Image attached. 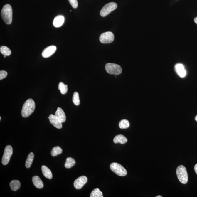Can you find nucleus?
I'll return each instance as SVG.
<instances>
[{
  "instance_id": "obj_19",
  "label": "nucleus",
  "mask_w": 197,
  "mask_h": 197,
  "mask_svg": "<svg viewBox=\"0 0 197 197\" xmlns=\"http://www.w3.org/2000/svg\"><path fill=\"white\" fill-rule=\"evenodd\" d=\"M10 186L12 190L16 191L20 188L21 183L19 180H13L10 182Z\"/></svg>"
},
{
  "instance_id": "obj_34",
  "label": "nucleus",
  "mask_w": 197,
  "mask_h": 197,
  "mask_svg": "<svg viewBox=\"0 0 197 197\" xmlns=\"http://www.w3.org/2000/svg\"><path fill=\"white\" fill-rule=\"evenodd\" d=\"M1 117H0V120H1Z\"/></svg>"
},
{
  "instance_id": "obj_25",
  "label": "nucleus",
  "mask_w": 197,
  "mask_h": 197,
  "mask_svg": "<svg viewBox=\"0 0 197 197\" xmlns=\"http://www.w3.org/2000/svg\"><path fill=\"white\" fill-rule=\"evenodd\" d=\"M90 197H103V193L98 188H96L92 192Z\"/></svg>"
},
{
  "instance_id": "obj_3",
  "label": "nucleus",
  "mask_w": 197,
  "mask_h": 197,
  "mask_svg": "<svg viewBox=\"0 0 197 197\" xmlns=\"http://www.w3.org/2000/svg\"><path fill=\"white\" fill-rule=\"evenodd\" d=\"M176 173L179 181L183 184H186L188 181V175L186 169L183 165L178 166L176 171Z\"/></svg>"
},
{
  "instance_id": "obj_13",
  "label": "nucleus",
  "mask_w": 197,
  "mask_h": 197,
  "mask_svg": "<svg viewBox=\"0 0 197 197\" xmlns=\"http://www.w3.org/2000/svg\"><path fill=\"white\" fill-rule=\"evenodd\" d=\"M55 115L62 123L65 122L66 120V115L64 111L60 107L58 108L55 112Z\"/></svg>"
},
{
  "instance_id": "obj_10",
  "label": "nucleus",
  "mask_w": 197,
  "mask_h": 197,
  "mask_svg": "<svg viewBox=\"0 0 197 197\" xmlns=\"http://www.w3.org/2000/svg\"><path fill=\"white\" fill-rule=\"evenodd\" d=\"M56 50V46H48L42 52V56L44 58H49L55 53Z\"/></svg>"
},
{
  "instance_id": "obj_11",
  "label": "nucleus",
  "mask_w": 197,
  "mask_h": 197,
  "mask_svg": "<svg viewBox=\"0 0 197 197\" xmlns=\"http://www.w3.org/2000/svg\"><path fill=\"white\" fill-rule=\"evenodd\" d=\"M50 121V122L53 125L55 126V127L58 129H61L62 127V124L59 120L57 118L55 115L51 114L48 117Z\"/></svg>"
},
{
  "instance_id": "obj_29",
  "label": "nucleus",
  "mask_w": 197,
  "mask_h": 197,
  "mask_svg": "<svg viewBox=\"0 0 197 197\" xmlns=\"http://www.w3.org/2000/svg\"><path fill=\"white\" fill-rule=\"evenodd\" d=\"M194 170L195 172H196V174H197V164L195 165L194 166Z\"/></svg>"
},
{
  "instance_id": "obj_28",
  "label": "nucleus",
  "mask_w": 197,
  "mask_h": 197,
  "mask_svg": "<svg viewBox=\"0 0 197 197\" xmlns=\"http://www.w3.org/2000/svg\"><path fill=\"white\" fill-rule=\"evenodd\" d=\"M7 76V73L4 70H1L0 71V80H1L6 78Z\"/></svg>"
},
{
  "instance_id": "obj_33",
  "label": "nucleus",
  "mask_w": 197,
  "mask_h": 197,
  "mask_svg": "<svg viewBox=\"0 0 197 197\" xmlns=\"http://www.w3.org/2000/svg\"><path fill=\"white\" fill-rule=\"evenodd\" d=\"M6 56V55H4V58H5Z\"/></svg>"
},
{
  "instance_id": "obj_24",
  "label": "nucleus",
  "mask_w": 197,
  "mask_h": 197,
  "mask_svg": "<svg viewBox=\"0 0 197 197\" xmlns=\"http://www.w3.org/2000/svg\"><path fill=\"white\" fill-rule=\"evenodd\" d=\"M119 126L120 128L122 129H127L130 126V123L128 120L123 119L119 123Z\"/></svg>"
},
{
  "instance_id": "obj_9",
  "label": "nucleus",
  "mask_w": 197,
  "mask_h": 197,
  "mask_svg": "<svg viewBox=\"0 0 197 197\" xmlns=\"http://www.w3.org/2000/svg\"><path fill=\"white\" fill-rule=\"evenodd\" d=\"M87 178L85 176H82L78 177L75 180L74 182V186L77 189H80L83 187L87 182Z\"/></svg>"
},
{
  "instance_id": "obj_4",
  "label": "nucleus",
  "mask_w": 197,
  "mask_h": 197,
  "mask_svg": "<svg viewBox=\"0 0 197 197\" xmlns=\"http://www.w3.org/2000/svg\"><path fill=\"white\" fill-rule=\"evenodd\" d=\"M105 70L109 74L119 75L122 72L121 66L114 63H107L105 65Z\"/></svg>"
},
{
  "instance_id": "obj_27",
  "label": "nucleus",
  "mask_w": 197,
  "mask_h": 197,
  "mask_svg": "<svg viewBox=\"0 0 197 197\" xmlns=\"http://www.w3.org/2000/svg\"><path fill=\"white\" fill-rule=\"evenodd\" d=\"M68 1L73 8L74 9L77 8L78 7V1L77 0H68Z\"/></svg>"
},
{
  "instance_id": "obj_16",
  "label": "nucleus",
  "mask_w": 197,
  "mask_h": 197,
  "mask_svg": "<svg viewBox=\"0 0 197 197\" xmlns=\"http://www.w3.org/2000/svg\"><path fill=\"white\" fill-rule=\"evenodd\" d=\"M41 169L43 175L46 178L49 179H51L52 178V173L48 168L45 165H43L41 167Z\"/></svg>"
},
{
  "instance_id": "obj_21",
  "label": "nucleus",
  "mask_w": 197,
  "mask_h": 197,
  "mask_svg": "<svg viewBox=\"0 0 197 197\" xmlns=\"http://www.w3.org/2000/svg\"><path fill=\"white\" fill-rule=\"evenodd\" d=\"M63 150L61 147L58 146H56L54 147L53 148L52 151L51 152V155L53 157H55L58 155L61 154L62 153Z\"/></svg>"
},
{
  "instance_id": "obj_7",
  "label": "nucleus",
  "mask_w": 197,
  "mask_h": 197,
  "mask_svg": "<svg viewBox=\"0 0 197 197\" xmlns=\"http://www.w3.org/2000/svg\"><path fill=\"white\" fill-rule=\"evenodd\" d=\"M13 153L12 147L10 145H7L4 149V155H3L2 163L4 165H6L9 163Z\"/></svg>"
},
{
  "instance_id": "obj_17",
  "label": "nucleus",
  "mask_w": 197,
  "mask_h": 197,
  "mask_svg": "<svg viewBox=\"0 0 197 197\" xmlns=\"http://www.w3.org/2000/svg\"><path fill=\"white\" fill-rule=\"evenodd\" d=\"M127 139L123 135L120 134L117 135L114 137V143H120L121 144H124L127 142Z\"/></svg>"
},
{
  "instance_id": "obj_5",
  "label": "nucleus",
  "mask_w": 197,
  "mask_h": 197,
  "mask_svg": "<svg viewBox=\"0 0 197 197\" xmlns=\"http://www.w3.org/2000/svg\"><path fill=\"white\" fill-rule=\"evenodd\" d=\"M110 168L113 172L120 176H124L127 174L126 170L119 164L116 162L111 163Z\"/></svg>"
},
{
  "instance_id": "obj_26",
  "label": "nucleus",
  "mask_w": 197,
  "mask_h": 197,
  "mask_svg": "<svg viewBox=\"0 0 197 197\" xmlns=\"http://www.w3.org/2000/svg\"><path fill=\"white\" fill-rule=\"evenodd\" d=\"M73 103L76 106H79L80 104L79 94L76 92H75L73 94Z\"/></svg>"
},
{
  "instance_id": "obj_12",
  "label": "nucleus",
  "mask_w": 197,
  "mask_h": 197,
  "mask_svg": "<svg viewBox=\"0 0 197 197\" xmlns=\"http://www.w3.org/2000/svg\"><path fill=\"white\" fill-rule=\"evenodd\" d=\"M176 72L181 78H184L186 75V72L184 65L181 64H177L175 66Z\"/></svg>"
},
{
  "instance_id": "obj_22",
  "label": "nucleus",
  "mask_w": 197,
  "mask_h": 197,
  "mask_svg": "<svg viewBox=\"0 0 197 197\" xmlns=\"http://www.w3.org/2000/svg\"><path fill=\"white\" fill-rule=\"evenodd\" d=\"M58 89L60 91L61 94H65L67 93L68 88V85H65L63 82H60L58 85Z\"/></svg>"
},
{
  "instance_id": "obj_15",
  "label": "nucleus",
  "mask_w": 197,
  "mask_h": 197,
  "mask_svg": "<svg viewBox=\"0 0 197 197\" xmlns=\"http://www.w3.org/2000/svg\"><path fill=\"white\" fill-rule=\"evenodd\" d=\"M32 181L34 186L38 189H41L43 187V181L38 176H36L33 177Z\"/></svg>"
},
{
  "instance_id": "obj_8",
  "label": "nucleus",
  "mask_w": 197,
  "mask_h": 197,
  "mask_svg": "<svg viewBox=\"0 0 197 197\" xmlns=\"http://www.w3.org/2000/svg\"><path fill=\"white\" fill-rule=\"evenodd\" d=\"M114 36L111 31H107L101 34L99 37V40L101 43H112L114 40Z\"/></svg>"
},
{
  "instance_id": "obj_14",
  "label": "nucleus",
  "mask_w": 197,
  "mask_h": 197,
  "mask_svg": "<svg viewBox=\"0 0 197 197\" xmlns=\"http://www.w3.org/2000/svg\"><path fill=\"white\" fill-rule=\"evenodd\" d=\"M64 16L59 15L56 16L54 19L53 24L56 28H59L63 24L64 22Z\"/></svg>"
},
{
  "instance_id": "obj_1",
  "label": "nucleus",
  "mask_w": 197,
  "mask_h": 197,
  "mask_svg": "<svg viewBox=\"0 0 197 197\" xmlns=\"http://www.w3.org/2000/svg\"><path fill=\"white\" fill-rule=\"evenodd\" d=\"M35 103L32 99L27 100L22 107L21 115L23 118H28L34 112L35 109Z\"/></svg>"
},
{
  "instance_id": "obj_30",
  "label": "nucleus",
  "mask_w": 197,
  "mask_h": 197,
  "mask_svg": "<svg viewBox=\"0 0 197 197\" xmlns=\"http://www.w3.org/2000/svg\"><path fill=\"white\" fill-rule=\"evenodd\" d=\"M194 22L197 25V17L195 18L194 19Z\"/></svg>"
},
{
  "instance_id": "obj_2",
  "label": "nucleus",
  "mask_w": 197,
  "mask_h": 197,
  "mask_svg": "<svg viewBox=\"0 0 197 197\" xmlns=\"http://www.w3.org/2000/svg\"><path fill=\"white\" fill-rule=\"evenodd\" d=\"M1 16L6 24H11L12 22L13 10L10 4H7L4 6L1 11Z\"/></svg>"
},
{
  "instance_id": "obj_6",
  "label": "nucleus",
  "mask_w": 197,
  "mask_h": 197,
  "mask_svg": "<svg viewBox=\"0 0 197 197\" xmlns=\"http://www.w3.org/2000/svg\"><path fill=\"white\" fill-rule=\"evenodd\" d=\"M117 4L115 2L108 3L103 7L100 11V16L105 17L109 15L111 12L117 8Z\"/></svg>"
},
{
  "instance_id": "obj_20",
  "label": "nucleus",
  "mask_w": 197,
  "mask_h": 197,
  "mask_svg": "<svg viewBox=\"0 0 197 197\" xmlns=\"http://www.w3.org/2000/svg\"><path fill=\"white\" fill-rule=\"evenodd\" d=\"M75 164H76V161L74 159L71 157H68L66 159L64 166L66 168L69 169L74 166Z\"/></svg>"
},
{
  "instance_id": "obj_18",
  "label": "nucleus",
  "mask_w": 197,
  "mask_h": 197,
  "mask_svg": "<svg viewBox=\"0 0 197 197\" xmlns=\"http://www.w3.org/2000/svg\"><path fill=\"white\" fill-rule=\"evenodd\" d=\"M34 154L33 152L30 153L27 157L25 163V166L27 168L31 167L34 159Z\"/></svg>"
},
{
  "instance_id": "obj_32",
  "label": "nucleus",
  "mask_w": 197,
  "mask_h": 197,
  "mask_svg": "<svg viewBox=\"0 0 197 197\" xmlns=\"http://www.w3.org/2000/svg\"><path fill=\"white\" fill-rule=\"evenodd\" d=\"M162 196H161V195H159V196H156V197H162Z\"/></svg>"
},
{
  "instance_id": "obj_31",
  "label": "nucleus",
  "mask_w": 197,
  "mask_h": 197,
  "mask_svg": "<svg viewBox=\"0 0 197 197\" xmlns=\"http://www.w3.org/2000/svg\"><path fill=\"white\" fill-rule=\"evenodd\" d=\"M195 120L197 122V115L195 117Z\"/></svg>"
},
{
  "instance_id": "obj_23",
  "label": "nucleus",
  "mask_w": 197,
  "mask_h": 197,
  "mask_svg": "<svg viewBox=\"0 0 197 197\" xmlns=\"http://www.w3.org/2000/svg\"><path fill=\"white\" fill-rule=\"evenodd\" d=\"M0 52L2 55L6 56H9L11 54V51L6 46H1L0 48Z\"/></svg>"
}]
</instances>
